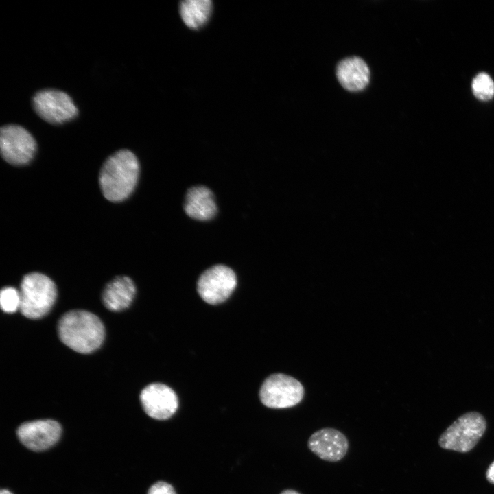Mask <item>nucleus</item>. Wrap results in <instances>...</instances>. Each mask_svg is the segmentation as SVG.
I'll return each instance as SVG.
<instances>
[{"instance_id": "f257e3e1", "label": "nucleus", "mask_w": 494, "mask_h": 494, "mask_svg": "<svg viewBox=\"0 0 494 494\" xmlns=\"http://www.w3.org/2000/svg\"><path fill=\"white\" fill-rule=\"evenodd\" d=\"M60 340L68 347L80 353H90L102 344L105 329L102 320L84 310L65 313L58 323Z\"/></svg>"}, {"instance_id": "f03ea898", "label": "nucleus", "mask_w": 494, "mask_h": 494, "mask_svg": "<svg viewBox=\"0 0 494 494\" xmlns=\"http://www.w3.org/2000/svg\"><path fill=\"white\" fill-rule=\"evenodd\" d=\"M139 174V163L128 150H120L104 162L99 173V185L104 196L120 202L133 191Z\"/></svg>"}, {"instance_id": "7ed1b4c3", "label": "nucleus", "mask_w": 494, "mask_h": 494, "mask_svg": "<svg viewBox=\"0 0 494 494\" xmlns=\"http://www.w3.org/2000/svg\"><path fill=\"white\" fill-rule=\"evenodd\" d=\"M20 311L26 318L38 319L45 316L54 305L57 289L47 276L32 272L25 275L20 286Z\"/></svg>"}, {"instance_id": "20e7f679", "label": "nucleus", "mask_w": 494, "mask_h": 494, "mask_svg": "<svg viewBox=\"0 0 494 494\" xmlns=\"http://www.w3.org/2000/svg\"><path fill=\"white\" fill-rule=\"evenodd\" d=\"M486 428L484 417L478 412L459 416L440 436L438 444L445 449L466 453L471 450Z\"/></svg>"}, {"instance_id": "39448f33", "label": "nucleus", "mask_w": 494, "mask_h": 494, "mask_svg": "<svg viewBox=\"0 0 494 494\" xmlns=\"http://www.w3.org/2000/svg\"><path fill=\"white\" fill-rule=\"evenodd\" d=\"M303 395V387L297 379L281 373L269 376L259 391L261 403L274 409L293 407L301 401Z\"/></svg>"}, {"instance_id": "423d86ee", "label": "nucleus", "mask_w": 494, "mask_h": 494, "mask_svg": "<svg viewBox=\"0 0 494 494\" xmlns=\"http://www.w3.org/2000/svg\"><path fill=\"white\" fill-rule=\"evenodd\" d=\"M32 106L42 119L51 124H63L78 114V108L71 97L57 89L38 91L32 98Z\"/></svg>"}, {"instance_id": "0eeeda50", "label": "nucleus", "mask_w": 494, "mask_h": 494, "mask_svg": "<svg viewBox=\"0 0 494 494\" xmlns=\"http://www.w3.org/2000/svg\"><path fill=\"white\" fill-rule=\"evenodd\" d=\"M0 149L5 161L12 165H22L33 158L36 143L33 136L23 127L8 124L1 128Z\"/></svg>"}, {"instance_id": "6e6552de", "label": "nucleus", "mask_w": 494, "mask_h": 494, "mask_svg": "<svg viewBox=\"0 0 494 494\" xmlns=\"http://www.w3.org/2000/svg\"><path fill=\"white\" fill-rule=\"evenodd\" d=\"M237 285L234 271L224 265H215L206 270L199 277L197 290L206 303L217 305L225 301Z\"/></svg>"}, {"instance_id": "1a4fd4ad", "label": "nucleus", "mask_w": 494, "mask_h": 494, "mask_svg": "<svg viewBox=\"0 0 494 494\" xmlns=\"http://www.w3.org/2000/svg\"><path fill=\"white\" fill-rule=\"evenodd\" d=\"M140 401L145 412L157 420L169 419L178 406L175 392L167 385L159 383L145 387L140 394Z\"/></svg>"}, {"instance_id": "9d476101", "label": "nucleus", "mask_w": 494, "mask_h": 494, "mask_svg": "<svg viewBox=\"0 0 494 494\" xmlns=\"http://www.w3.org/2000/svg\"><path fill=\"white\" fill-rule=\"evenodd\" d=\"M61 426L51 419L36 420L21 424L17 430L19 440L27 448L36 451L46 450L59 440Z\"/></svg>"}, {"instance_id": "9b49d317", "label": "nucleus", "mask_w": 494, "mask_h": 494, "mask_svg": "<svg viewBox=\"0 0 494 494\" xmlns=\"http://www.w3.org/2000/svg\"><path fill=\"white\" fill-rule=\"evenodd\" d=\"M309 450L320 459L331 462L341 460L346 454L349 443L340 431L325 427L314 432L307 440Z\"/></svg>"}, {"instance_id": "f8f14e48", "label": "nucleus", "mask_w": 494, "mask_h": 494, "mask_svg": "<svg viewBox=\"0 0 494 494\" xmlns=\"http://www.w3.org/2000/svg\"><path fill=\"white\" fill-rule=\"evenodd\" d=\"M184 211L191 218L207 221L217 213V205L212 191L202 185L189 188L186 193Z\"/></svg>"}, {"instance_id": "ddd939ff", "label": "nucleus", "mask_w": 494, "mask_h": 494, "mask_svg": "<svg viewBox=\"0 0 494 494\" xmlns=\"http://www.w3.org/2000/svg\"><path fill=\"white\" fill-rule=\"evenodd\" d=\"M136 294L133 281L126 276H119L110 281L102 292V302L110 311H119L128 308Z\"/></svg>"}, {"instance_id": "4468645a", "label": "nucleus", "mask_w": 494, "mask_h": 494, "mask_svg": "<svg viewBox=\"0 0 494 494\" xmlns=\"http://www.w3.org/2000/svg\"><path fill=\"white\" fill-rule=\"evenodd\" d=\"M336 75L344 89L350 91H359L368 84L370 71L362 58L353 56L344 58L338 63Z\"/></svg>"}, {"instance_id": "2eb2a0df", "label": "nucleus", "mask_w": 494, "mask_h": 494, "mask_svg": "<svg viewBox=\"0 0 494 494\" xmlns=\"http://www.w3.org/2000/svg\"><path fill=\"white\" fill-rule=\"evenodd\" d=\"M213 8L210 0H185L180 2L179 12L182 20L189 28L202 27L209 20Z\"/></svg>"}, {"instance_id": "dca6fc26", "label": "nucleus", "mask_w": 494, "mask_h": 494, "mask_svg": "<svg viewBox=\"0 0 494 494\" xmlns=\"http://www.w3.org/2000/svg\"><path fill=\"white\" fill-rule=\"evenodd\" d=\"M472 91L479 99H491L494 96V82L487 73H480L473 80Z\"/></svg>"}, {"instance_id": "f3484780", "label": "nucleus", "mask_w": 494, "mask_h": 494, "mask_svg": "<svg viewBox=\"0 0 494 494\" xmlns=\"http://www.w3.org/2000/svg\"><path fill=\"white\" fill-rule=\"evenodd\" d=\"M0 305L1 309L12 314L20 309V292L13 287H5L1 291Z\"/></svg>"}, {"instance_id": "a211bd4d", "label": "nucleus", "mask_w": 494, "mask_h": 494, "mask_svg": "<svg viewBox=\"0 0 494 494\" xmlns=\"http://www.w3.org/2000/svg\"><path fill=\"white\" fill-rule=\"evenodd\" d=\"M148 494H176L174 487L165 482L159 481L152 484Z\"/></svg>"}, {"instance_id": "6ab92c4d", "label": "nucleus", "mask_w": 494, "mask_h": 494, "mask_svg": "<svg viewBox=\"0 0 494 494\" xmlns=\"http://www.w3.org/2000/svg\"><path fill=\"white\" fill-rule=\"evenodd\" d=\"M486 478L491 484H494V461L489 466L486 471Z\"/></svg>"}, {"instance_id": "aec40b11", "label": "nucleus", "mask_w": 494, "mask_h": 494, "mask_svg": "<svg viewBox=\"0 0 494 494\" xmlns=\"http://www.w3.org/2000/svg\"><path fill=\"white\" fill-rule=\"evenodd\" d=\"M280 494H301V493L294 489H285Z\"/></svg>"}, {"instance_id": "412c9836", "label": "nucleus", "mask_w": 494, "mask_h": 494, "mask_svg": "<svg viewBox=\"0 0 494 494\" xmlns=\"http://www.w3.org/2000/svg\"><path fill=\"white\" fill-rule=\"evenodd\" d=\"M0 494H12L10 491L6 489H1Z\"/></svg>"}]
</instances>
